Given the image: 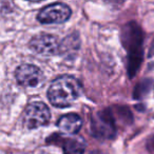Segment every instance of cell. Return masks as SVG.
<instances>
[{"label":"cell","instance_id":"6","mask_svg":"<svg viewBox=\"0 0 154 154\" xmlns=\"http://www.w3.org/2000/svg\"><path fill=\"white\" fill-rule=\"evenodd\" d=\"M30 47L33 51L43 56L55 55L59 52L61 45L56 36L50 34H38L31 40Z\"/></svg>","mask_w":154,"mask_h":154},{"label":"cell","instance_id":"4","mask_svg":"<svg viewBox=\"0 0 154 154\" xmlns=\"http://www.w3.org/2000/svg\"><path fill=\"white\" fill-rule=\"evenodd\" d=\"M51 113L48 106L40 101H35L26 107L24 111L23 122L26 128L37 129L45 126L50 122Z\"/></svg>","mask_w":154,"mask_h":154},{"label":"cell","instance_id":"7","mask_svg":"<svg viewBox=\"0 0 154 154\" xmlns=\"http://www.w3.org/2000/svg\"><path fill=\"white\" fill-rule=\"evenodd\" d=\"M16 79L21 86L35 88L40 86L43 80L41 70L33 64H22L16 70Z\"/></svg>","mask_w":154,"mask_h":154},{"label":"cell","instance_id":"10","mask_svg":"<svg viewBox=\"0 0 154 154\" xmlns=\"http://www.w3.org/2000/svg\"><path fill=\"white\" fill-rule=\"evenodd\" d=\"M106 2L110 3V5H120L126 1V0H105Z\"/></svg>","mask_w":154,"mask_h":154},{"label":"cell","instance_id":"8","mask_svg":"<svg viewBox=\"0 0 154 154\" xmlns=\"http://www.w3.org/2000/svg\"><path fill=\"white\" fill-rule=\"evenodd\" d=\"M57 138L50 137V139H56V143H60L64 154H82L86 149V143L80 137H66L63 135H55Z\"/></svg>","mask_w":154,"mask_h":154},{"label":"cell","instance_id":"1","mask_svg":"<svg viewBox=\"0 0 154 154\" xmlns=\"http://www.w3.org/2000/svg\"><path fill=\"white\" fill-rule=\"evenodd\" d=\"M82 93L79 82L73 76L63 75L56 78L48 91L50 103L57 108H66L71 106Z\"/></svg>","mask_w":154,"mask_h":154},{"label":"cell","instance_id":"11","mask_svg":"<svg viewBox=\"0 0 154 154\" xmlns=\"http://www.w3.org/2000/svg\"><path fill=\"white\" fill-rule=\"evenodd\" d=\"M149 148H150V150H151V152H154V137L150 140Z\"/></svg>","mask_w":154,"mask_h":154},{"label":"cell","instance_id":"3","mask_svg":"<svg viewBox=\"0 0 154 154\" xmlns=\"http://www.w3.org/2000/svg\"><path fill=\"white\" fill-rule=\"evenodd\" d=\"M91 129L95 137L100 139H111L116 134L115 120L109 110L97 112L92 117Z\"/></svg>","mask_w":154,"mask_h":154},{"label":"cell","instance_id":"9","mask_svg":"<svg viewBox=\"0 0 154 154\" xmlns=\"http://www.w3.org/2000/svg\"><path fill=\"white\" fill-rule=\"evenodd\" d=\"M82 126V120L77 114L70 113L61 116L57 122V127L66 134H76Z\"/></svg>","mask_w":154,"mask_h":154},{"label":"cell","instance_id":"12","mask_svg":"<svg viewBox=\"0 0 154 154\" xmlns=\"http://www.w3.org/2000/svg\"><path fill=\"white\" fill-rule=\"evenodd\" d=\"M29 1H33V2H39V1H42V0H29Z\"/></svg>","mask_w":154,"mask_h":154},{"label":"cell","instance_id":"13","mask_svg":"<svg viewBox=\"0 0 154 154\" xmlns=\"http://www.w3.org/2000/svg\"><path fill=\"white\" fill-rule=\"evenodd\" d=\"M90 154H101V153H99V152H92V153H90Z\"/></svg>","mask_w":154,"mask_h":154},{"label":"cell","instance_id":"2","mask_svg":"<svg viewBox=\"0 0 154 154\" xmlns=\"http://www.w3.org/2000/svg\"><path fill=\"white\" fill-rule=\"evenodd\" d=\"M122 45L129 52L128 71L132 77L138 71L143 60V32L135 22L126 24L122 32Z\"/></svg>","mask_w":154,"mask_h":154},{"label":"cell","instance_id":"5","mask_svg":"<svg viewBox=\"0 0 154 154\" xmlns=\"http://www.w3.org/2000/svg\"><path fill=\"white\" fill-rule=\"evenodd\" d=\"M71 13V9L64 3H53L41 10L38 14V20L43 24L63 23L69 20Z\"/></svg>","mask_w":154,"mask_h":154}]
</instances>
